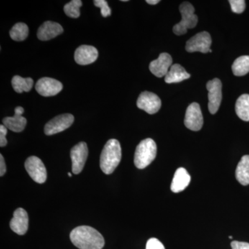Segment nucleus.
<instances>
[{
    "mask_svg": "<svg viewBox=\"0 0 249 249\" xmlns=\"http://www.w3.org/2000/svg\"><path fill=\"white\" fill-rule=\"evenodd\" d=\"M28 35H29V28L24 23H17L10 31V36L11 38L18 42L25 40Z\"/></svg>",
    "mask_w": 249,
    "mask_h": 249,
    "instance_id": "24",
    "label": "nucleus"
},
{
    "mask_svg": "<svg viewBox=\"0 0 249 249\" xmlns=\"http://www.w3.org/2000/svg\"><path fill=\"white\" fill-rule=\"evenodd\" d=\"M121 160V147L120 142L116 139H110L106 142L101 152L100 166L101 170L110 175L114 173Z\"/></svg>",
    "mask_w": 249,
    "mask_h": 249,
    "instance_id": "2",
    "label": "nucleus"
},
{
    "mask_svg": "<svg viewBox=\"0 0 249 249\" xmlns=\"http://www.w3.org/2000/svg\"><path fill=\"white\" fill-rule=\"evenodd\" d=\"M10 227L13 231L19 235L27 232L29 228V216L25 210L19 208L14 213V217L10 222Z\"/></svg>",
    "mask_w": 249,
    "mask_h": 249,
    "instance_id": "14",
    "label": "nucleus"
},
{
    "mask_svg": "<svg viewBox=\"0 0 249 249\" xmlns=\"http://www.w3.org/2000/svg\"><path fill=\"white\" fill-rule=\"evenodd\" d=\"M235 178L243 186L249 185V155L242 157L235 170Z\"/></svg>",
    "mask_w": 249,
    "mask_h": 249,
    "instance_id": "20",
    "label": "nucleus"
},
{
    "mask_svg": "<svg viewBox=\"0 0 249 249\" xmlns=\"http://www.w3.org/2000/svg\"><path fill=\"white\" fill-rule=\"evenodd\" d=\"M237 115L244 121H249V94L242 95L235 103Z\"/></svg>",
    "mask_w": 249,
    "mask_h": 249,
    "instance_id": "21",
    "label": "nucleus"
},
{
    "mask_svg": "<svg viewBox=\"0 0 249 249\" xmlns=\"http://www.w3.org/2000/svg\"><path fill=\"white\" fill-rule=\"evenodd\" d=\"M209 52L210 53H211V52H212V50H211V49H210Z\"/></svg>",
    "mask_w": 249,
    "mask_h": 249,
    "instance_id": "35",
    "label": "nucleus"
},
{
    "mask_svg": "<svg viewBox=\"0 0 249 249\" xmlns=\"http://www.w3.org/2000/svg\"><path fill=\"white\" fill-rule=\"evenodd\" d=\"M83 2L80 0H72L64 6V11L69 17L78 18L80 16V9Z\"/></svg>",
    "mask_w": 249,
    "mask_h": 249,
    "instance_id": "25",
    "label": "nucleus"
},
{
    "mask_svg": "<svg viewBox=\"0 0 249 249\" xmlns=\"http://www.w3.org/2000/svg\"><path fill=\"white\" fill-rule=\"evenodd\" d=\"M95 6L101 9V15L103 17L107 18L111 16V9L108 6V3L106 0H95L93 1Z\"/></svg>",
    "mask_w": 249,
    "mask_h": 249,
    "instance_id": "26",
    "label": "nucleus"
},
{
    "mask_svg": "<svg viewBox=\"0 0 249 249\" xmlns=\"http://www.w3.org/2000/svg\"><path fill=\"white\" fill-rule=\"evenodd\" d=\"M179 11L181 15V22L175 24L173 27L174 34L178 36L186 34L188 29H193L198 22L197 16L195 14V8L188 1H185L179 6Z\"/></svg>",
    "mask_w": 249,
    "mask_h": 249,
    "instance_id": "4",
    "label": "nucleus"
},
{
    "mask_svg": "<svg viewBox=\"0 0 249 249\" xmlns=\"http://www.w3.org/2000/svg\"><path fill=\"white\" fill-rule=\"evenodd\" d=\"M212 39L211 35L206 31L199 33L191 37L186 42V50L189 53L199 52L201 53H209Z\"/></svg>",
    "mask_w": 249,
    "mask_h": 249,
    "instance_id": "6",
    "label": "nucleus"
},
{
    "mask_svg": "<svg viewBox=\"0 0 249 249\" xmlns=\"http://www.w3.org/2000/svg\"><path fill=\"white\" fill-rule=\"evenodd\" d=\"M72 243L80 249H101L105 245L103 235L96 229L81 226L73 229L70 234Z\"/></svg>",
    "mask_w": 249,
    "mask_h": 249,
    "instance_id": "1",
    "label": "nucleus"
},
{
    "mask_svg": "<svg viewBox=\"0 0 249 249\" xmlns=\"http://www.w3.org/2000/svg\"><path fill=\"white\" fill-rule=\"evenodd\" d=\"M62 88L63 86L60 81L47 77L40 78L36 85V90L37 93L45 97L58 94L62 91Z\"/></svg>",
    "mask_w": 249,
    "mask_h": 249,
    "instance_id": "12",
    "label": "nucleus"
},
{
    "mask_svg": "<svg viewBox=\"0 0 249 249\" xmlns=\"http://www.w3.org/2000/svg\"><path fill=\"white\" fill-rule=\"evenodd\" d=\"M191 175L185 168H179L175 172L171 183V191L178 193L184 191L191 182Z\"/></svg>",
    "mask_w": 249,
    "mask_h": 249,
    "instance_id": "18",
    "label": "nucleus"
},
{
    "mask_svg": "<svg viewBox=\"0 0 249 249\" xmlns=\"http://www.w3.org/2000/svg\"><path fill=\"white\" fill-rule=\"evenodd\" d=\"M7 129L4 124L0 125V146L1 147H5L7 145V140L6 139Z\"/></svg>",
    "mask_w": 249,
    "mask_h": 249,
    "instance_id": "29",
    "label": "nucleus"
},
{
    "mask_svg": "<svg viewBox=\"0 0 249 249\" xmlns=\"http://www.w3.org/2000/svg\"><path fill=\"white\" fill-rule=\"evenodd\" d=\"M72 173L78 175L84 168L88 156V147L86 142H80L71 150Z\"/></svg>",
    "mask_w": 249,
    "mask_h": 249,
    "instance_id": "9",
    "label": "nucleus"
},
{
    "mask_svg": "<svg viewBox=\"0 0 249 249\" xmlns=\"http://www.w3.org/2000/svg\"><path fill=\"white\" fill-rule=\"evenodd\" d=\"M74 121V117L72 114H63L55 116L49 121L45 127L46 135H53L71 127Z\"/></svg>",
    "mask_w": 249,
    "mask_h": 249,
    "instance_id": "8",
    "label": "nucleus"
},
{
    "mask_svg": "<svg viewBox=\"0 0 249 249\" xmlns=\"http://www.w3.org/2000/svg\"><path fill=\"white\" fill-rule=\"evenodd\" d=\"M68 176L70 177V178H71V177H72L71 174L69 173H68Z\"/></svg>",
    "mask_w": 249,
    "mask_h": 249,
    "instance_id": "33",
    "label": "nucleus"
},
{
    "mask_svg": "<svg viewBox=\"0 0 249 249\" xmlns=\"http://www.w3.org/2000/svg\"><path fill=\"white\" fill-rule=\"evenodd\" d=\"M98 52L93 46H80L75 52V61L80 65H88L97 60Z\"/></svg>",
    "mask_w": 249,
    "mask_h": 249,
    "instance_id": "15",
    "label": "nucleus"
},
{
    "mask_svg": "<svg viewBox=\"0 0 249 249\" xmlns=\"http://www.w3.org/2000/svg\"><path fill=\"white\" fill-rule=\"evenodd\" d=\"M24 108L17 107L15 109V115L13 117H6L3 119V124L6 128L14 132H21L25 128L27 119L23 117Z\"/></svg>",
    "mask_w": 249,
    "mask_h": 249,
    "instance_id": "16",
    "label": "nucleus"
},
{
    "mask_svg": "<svg viewBox=\"0 0 249 249\" xmlns=\"http://www.w3.org/2000/svg\"><path fill=\"white\" fill-rule=\"evenodd\" d=\"M229 239H232V237H231V236H229Z\"/></svg>",
    "mask_w": 249,
    "mask_h": 249,
    "instance_id": "34",
    "label": "nucleus"
},
{
    "mask_svg": "<svg viewBox=\"0 0 249 249\" xmlns=\"http://www.w3.org/2000/svg\"><path fill=\"white\" fill-rule=\"evenodd\" d=\"M63 32V28L58 23L47 21L40 26L37 31L39 40L47 41L53 39Z\"/></svg>",
    "mask_w": 249,
    "mask_h": 249,
    "instance_id": "17",
    "label": "nucleus"
},
{
    "mask_svg": "<svg viewBox=\"0 0 249 249\" xmlns=\"http://www.w3.org/2000/svg\"><path fill=\"white\" fill-rule=\"evenodd\" d=\"M146 2L148 4L155 5L160 2V0H147Z\"/></svg>",
    "mask_w": 249,
    "mask_h": 249,
    "instance_id": "32",
    "label": "nucleus"
},
{
    "mask_svg": "<svg viewBox=\"0 0 249 249\" xmlns=\"http://www.w3.org/2000/svg\"><path fill=\"white\" fill-rule=\"evenodd\" d=\"M145 249H165L164 246L158 239L151 238L147 242Z\"/></svg>",
    "mask_w": 249,
    "mask_h": 249,
    "instance_id": "28",
    "label": "nucleus"
},
{
    "mask_svg": "<svg viewBox=\"0 0 249 249\" xmlns=\"http://www.w3.org/2000/svg\"><path fill=\"white\" fill-rule=\"evenodd\" d=\"M232 71L236 76H243L249 72V55H242L236 59L232 65Z\"/></svg>",
    "mask_w": 249,
    "mask_h": 249,
    "instance_id": "22",
    "label": "nucleus"
},
{
    "mask_svg": "<svg viewBox=\"0 0 249 249\" xmlns=\"http://www.w3.org/2000/svg\"><path fill=\"white\" fill-rule=\"evenodd\" d=\"M232 12L240 14L245 11L246 2L245 0H230L229 1Z\"/></svg>",
    "mask_w": 249,
    "mask_h": 249,
    "instance_id": "27",
    "label": "nucleus"
},
{
    "mask_svg": "<svg viewBox=\"0 0 249 249\" xmlns=\"http://www.w3.org/2000/svg\"><path fill=\"white\" fill-rule=\"evenodd\" d=\"M26 170L29 176L37 183H45L47 178V169L43 162L38 157H29L24 163Z\"/></svg>",
    "mask_w": 249,
    "mask_h": 249,
    "instance_id": "5",
    "label": "nucleus"
},
{
    "mask_svg": "<svg viewBox=\"0 0 249 249\" xmlns=\"http://www.w3.org/2000/svg\"><path fill=\"white\" fill-rule=\"evenodd\" d=\"M34 85V80L31 78H22L19 76H15L12 79V86L17 93L30 91Z\"/></svg>",
    "mask_w": 249,
    "mask_h": 249,
    "instance_id": "23",
    "label": "nucleus"
},
{
    "mask_svg": "<svg viewBox=\"0 0 249 249\" xmlns=\"http://www.w3.org/2000/svg\"><path fill=\"white\" fill-rule=\"evenodd\" d=\"M137 105L139 109L146 111L147 114H154L160 111L161 101L155 93L144 91L139 95Z\"/></svg>",
    "mask_w": 249,
    "mask_h": 249,
    "instance_id": "11",
    "label": "nucleus"
},
{
    "mask_svg": "<svg viewBox=\"0 0 249 249\" xmlns=\"http://www.w3.org/2000/svg\"><path fill=\"white\" fill-rule=\"evenodd\" d=\"M172 64L173 59L171 55L167 53H162L157 60L150 62L149 68L155 76L161 78L166 76L172 66Z\"/></svg>",
    "mask_w": 249,
    "mask_h": 249,
    "instance_id": "13",
    "label": "nucleus"
},
{
    "mask_svg": "<svg viewBox=\"0 0 249 249\" xmlns=\"http://www.w3.org/2000/svg\"><path fill=\"white\" fill-rule=\"evenodd\" d=\"M209 91V109L211 114L217 113L222 99V82L218 78L210 80L206 84Z\"/></svg>",
    "mask_w": 249,
    "mask_h": 249,
    "instance_id": "7",
    "label": "nucleus"
},
{
    "mask_svg": "<svg viewBox=\"0 0 249 249\" xmlns=\"http://www.w3.org/2000/svg\"><path fill=\"white\" fill-rule=\"evenodd\" d=\"M157 152V144L155 141L152 139H144L136 148L134 165L139 169H144L155 160Z\"/></svg>",
    "mask_w": 249,
    "mask_h": 249,
    "instance_id": "3",
    "label": "nucleus"
},
{
    "mask_svg": "<svg viewBox=\"0 0 249 249\" xmlns=\"http://www.w3.org/2000/svg\"><path fill=\"white\" fill-rule=\"evenodd\" d=\"M6 171V167L4 157H3L2 155H0V176H4Z\"/></svg>",
    "mask_w": 249,
    "mask_h": 249,
    "instance_id": "31",
    "label": "nucleus"
},
{
    "mask_svg": "<svg viewBox=\"0 0 249 249\" xmlns=\"http://www.w3.org/2000/svg\"><path fill=\"white\" fill-rule=\"evenodd\" d=\"M191 78L185 69L178 64H175L170 67L169 71L165 76V82L168 84L178 83Z\"/></svg>",
    "mask_w": 249,
    "mask_h": 249,
    "instance_id": "19",
    "label": "nucleus"
},
{
    "mask_svg": "<svg viewBox=\"0 0 249 249\" xmlns=\"http://www.w3.org/2000/svg\"><path fill=\"white\" fill-rule=\"evenodd\" d=\"M185 126L191 130L199 131L204 124L202 113L198 103H193L188 106L184 119Z\"/></svg>",
    "mask_w": 249,
    "mask_h": 249,
    "instance_id": "10",
    "label": "nucleus"
},
{
    "mask_svg": "<svg viewBox=\"0 0 249 249\" xmlns=\"http://www.w3.org/2000/svg\"><path fill=\"white\" fill-rule=\"evenodd\" d=\"M232 249H249V243L248 242H238L233 241L231 243Z\"/></svg>",
    "mask_w": 249,
    "mask_h": 249,
    "instance_id": "30",
    "label": "nucleus"
}]
</instances>
